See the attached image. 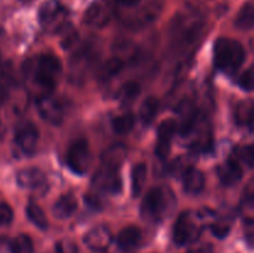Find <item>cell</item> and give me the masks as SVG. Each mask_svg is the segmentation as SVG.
<instances>
[{
    "instance_id": "6da1fadb",
    "label": "cell",
    "mask_w": 254,
    "mask_h": 253,
    "mask_svg": "<svg viewBox=\"0 0 254 253\" xmlns=\"http://www.w3.org/2000/svg\"><path fill=\"white\" fill-rule=\"evenodd\" d=\"M25 78L29 81L30 89L37 97L50 96L56 87L62 71V63L55 55L46 54L27 60L22 66Z\"/></svg>"
},
{
    "instance_id": "7a4b0ae2",
    "label": "cell",
    "mask_w": 254,
    "mask_h": 253,
    "mask_svg": "<svg viewBox=\"0 0 254 253\" xmlns=\"http://www.w3.org/2000/svg\"><path fill=\"white\" fill-rule=\"evenodd\" d=\"M114 14L124 25L133 29L144 27L156 20L164 6V0H113Z\"/></svg>"
},
{
    "instance_id": "3957f363",
    "label": "cell",
    "mask_w": 254,
    "mask_h": 253,
    "mask_svg": "<svg viewBox=\"0 0 254 253\" xmlns=\"http://www.w3.org/2000/svg\"><path fill=\"white\" fill-rule=\"evenodd\" d=\"M203 29V19L193 10L181 11L171 24V41L178 49L191 46L200 37Z\"/></svg>"
},
{
    "instance_id": "277c9868",
    "label": "cell",
    "mask_w": 254,
    "mask_h": 253,
    "mask_svg": "<svg viewBox=\"0 0 254 253\" xmlns=\"http://www.w3.org/2000/svg\"><path fill=\"white\" fill-rule=\"evenodd\" d=\"M246 52L242 45L230 37H220L213 47V60L220 71L232 74L245 62Z\"/></svg>"
},
{
    "instance_id": "5b68a950",
    "label": "cell",
    "mask_w": 254,
    "mask_h": 253,
    "mask_svg": "<svg viewBox=\"0 0 254 253\" xmlns=\"http://www.w3.org/2000/svg\"><path fill=\"white\" fill-rule=\"evenodd\" d=\"M68 9L60 0H47L39 10L40 24L50 34L64 31L68 25Z\"/></svg>"
},
{
    "instance_id": "8992f818",
    "label": "cell",
    "mask_w": 254,
    "mask_h": 253,
    "mask_svg": "<svg viewBox=\"0 0 254 253\" xmlns=\"http://www.w3.org/2000/svg\"><path fill=\"white\" fill-rule=\"evenodd\" d=\"M198 218L200 216H195L191 212H184L179 216L173 231V238L176 245L186 246L198 240L202 230Z\"/></svg>"
},
{
    "instance_id": "52a82bcc",
    "label": "cell",
    "mask_w": 254,
    "mask_h": 253,
    "mask_svg": "<svg viewBox=\"0 0 254 253\" xmlns=\"http://www.w3.org/2000/svg\"><path fill=\"white\" fill-rule=\"evenodd\" d=\"M166 207V193L164 189L153 188L146 192L141 202V216L146 220L158 221Z\"/></svg>"
},
{
    "instance_id": "ba28073f",
    "label": "cell",
    "mask_w": 254,
    "mask_h": 253,
    "mask_svg": "<svg viewBox=\"0 0 254 253\" xmlns=\"http://www.w3.org/2000/svg\"><path fill=\"white\" fill-rule=\"evenodd\" d=\"M89 160H91V154H89L88 143L84 139L73 141L67 150L66 155V163L68 168L73 173L82 175L88 169Z\"/></svg>"
},
{
    "instance_id": "9c48e42d",
    "label": "cell",
    "mask_w": 254,
    "mask_h": 253,
    "mask_svg": "<svg viewBox=\"0 0 254 253\" xmlns=\"http://www.w3.org/2000/svg\"><path fill=\"white\" fill-rule=\"evenodd\" d=\"M114 16V7L111 2L106 0H98L94 1L84 12V22L91 27L106 26L111 22Z\"/></svg>"
},
{
    "instance_id": "30bf717a",
    "label": "cell",
    "mask_w": 254,
    "mask_h": 253,
    "mask_svg": "<svg viewBox=\"0 0 254 253\" xmlns=\"http://www.w3.org/2000/svg\"><path fill=\"white\" fill-rule=\"evenodd\" d=\"M178 123L175 119H165L160 123L158 128V141L155 145V154L159 159L164 160L170 151L171 140L175 135Z\"/></svg>"
},
{
    "instance_id": "8fae6325",
    "label": "cell",
    "mask_w": 254,
    "mask_h": 253,
    "mask_svg": "<svg viewBox=\"0 0 254 253\" xmlns=\"http://www.w3.org/2000/svg\"><path fill=\"white\" fill-rule=\"evenodd\" d=\"M37 111L44 121L50 124L59 126L64 121V107L51 96H45L37 99Z\"/></svg>"
},
{
    "instance_id": "7c38bea8",
    "label": "cell",
    "mask_w": 254,
    "mask_h": 253,
    "mask_svg": "<svg viewBox=\"0 0 254 253\" xmlns=\"http://www.w3.org/2000/svg\"><path fill=\"white\" fill-rule=\"evenodd\" d=\"M37 141H39V130L35 126V124L26 122L16 129L15 143L24 154L30 155V154L34 153Z\"/></svg>"
},
{
    "instance_id": "4fadbf2b",
    "label": "cell",
    "mask_w": 254,
    "mask_h": 253,
    "mask_svg": "<svg viewBox=\"0 0 254 253\" xmlns=\"http://www.w3.org/2000/svg\"><path fill=\"white\" fill-rule=\"evenodd\" d=\"M178 114L180 117V123H179V129L183 135H189L192 133L195 129L196 123H197L198 111L196 104L191 99H184L178 106Z\"/></svg>"
},
{
    "instance_id": "5bb4252c",
    "label": "cell",
    "mask_w": 254,
    "mask_h": 253,
    "mask_svg": "<svg viewBox=\"0 0 254 253\" xmlns=\"http://www.w3.org/2000/svg\"><path fill=\"white\" fill-rule=\"evenodd\" d=\"M112 232L107 226H96L84 235L83 241L92 251H106L112 243Z\"/></svg>"
},
{
    "instance_id": "9a60e30c",
    "label": "cell",
    "mask_w": 254,
    "mask_h": 253,
    "mask_svg": "<svg viewBox=\"0 0 254 253\" xmlns=\"http://www.w3.org/2000/svg\"><path fill=\"white\" fill-rule=\"evenodd\" d=\"M46 175L39 168L21 169L16 174V181L19 186L30 190H39L46 185Z\"/></svg>"
},
{
    "instance_id": "2e32d148",
    "label": "cell",
    "mask_w": 254,
    "mask_h": 253,
    "mask_svg": "<svg viewBox=\"0 0 254 253\" xmlns=\"http://www.w3.org/2000/svg\"><path fill=\"white\" fill-rule=\"evenodd\" d=\"M127 159V148L124 144L117 143L109 146L102 154V168L118 171Z\"/></svg>"
},
{
    "instance_id": "e0dca14e",
    "label": "cell",
    "mask_w": 254,
    "mask_h": 253,
    "mask_svg": "<svg viewBox=\"0 0 254 253\" xmlns=\"http://www.w3.org/2000/svg\"><path fill=\"white\" fill-rule=\"evenodd\" d=\"M93 183L94 186H97V189H101L107 192H118L122 189V181L118 171L108 170V169L104 168H102L94 175Z\"/></svg>"
},
{
    "instance_id": "ac0fdd59",
    "label": "cell",
    "mask_w": 254,
    "mask_h": 253,
    "mask_svg": "<svg viewBox=\"0 0 254 253\" xmlns=\"http://www.w3.org/2000/svg\"><path fill=\"white\" fill-rule=\"evenodd\" d=\"M217 174L223 185L232 186L237 184L242 178V168L236 159H231V160L226 161L225 164L218 166Z\"/></svg>"
},
{
    "instance_id": "d6986e66",
    "label": "cell",
    "mask_w": 254,
    "mask_h": 253,
    "mask_svg": "<svg viewBox=\"0 0 254 253\" xmlns=\"http://www.w3.org/2000/svg\"><path fill=\"white\" fill-rule=\"evenodd\" d=\"M141 231L135 226L123 228L117 237V245L121 250L130 251L140 243Z\"/></svg>"
},
{
    "instance_id": "ffe728a7",
    "label": "cell",
    "mask_w": 254,
    "mask_h": 253,
    "mask_svg": "<svg viewBox=\"0 0 254 253\" xmlns=\"http://www.w3.org/2000/svg\"><path fill=\"white\" fill-rule=\"evenodd\" d=\"M203 188H205V175L197 169H188L184 174V189L186 192L196 195L201 192Z\"/></svg>"
},
{
    "instance_id": "44dd1931",
    "label": "cell",
    "mask_w": 254,
    "mask_h": 253,
    "mask_svg": "<svg viewBox=\"0 0 254 253\" xmlns=\"http://www.w3.org/2000/svg\"><path fill=\"white\" fill-rule=\"evenodd\" d=\"M77 208V200L73 196V193L68 192L62 195L59 200L55 202L54 205V215L56 217L61 218H68L73 215V212Z\"/></svg>"
},
{
    "instance_id": "7402d4cb",
    "label": "cell",
    "mask_w": 254,
    "mask_h": 253,
    "mask_svg": "<svg viewBox=\"0 0 254 253\" xmlns=\"http://www.w3.org/2000/svg\"><path fill=\"white\" fill-rule=\"evenodd\" d=\"M146 180V165L143 163L136 164L131 170V195L138 197L143 191Z\"/></svg>"
},
{
    "instance_id": "603a6c76",
    "label": "cell",
    "mask_w": 254,
    "mask_h": 253,
    "mask_svg": "<svg viewBox=\"0 0 254 253\" xmlns=\"http://www.w3.org/2000/svg\"><path fill=\"white\" fill-rule=\"evenodd\" d=\"M159 111V99L156 97L150 96L141 103L139 116L144 124H150L155 119Z\"/></svg>"
},
{
    "instance_id": "cb8c5ba5",
    "label": "cell",
    "mask_w": 254,
    "mask_h": 253,
    "mask_svg": "<svg viewBox=\"0 0 254 253\" xmlns=\"http://www.w3.org/2000/svg\"><path fill=\"white\" fill-rule=\"evenodd\" d=\"M26 215L29 220L40 230H46L47 226H49V221H47L44 210L37 203L30 202L26 206Z\"/></svg>"
},
{
    "instance_id": "d4e9b609",
    "label": "cell",
    "mask_w": 254,
    "mask_h": 253,
    "mask_svg": "<svg viewBox=\"0 0 254 253\" xmlns=\"http://www.w3.org/2000/svg\"><path fill=\"white\" fill-rule=\"evenodd\" d=\"M254 22V10L252 2H247L242 6V9L238 12L236 17V26L240 30H251L253 27Z\"/></svg>"
},
{
    "instance_id": "484cf974",
    "label": "cell",
    "mask_w": 254,
    "mask_h": 253,
    "mask_svg": "<svg viewBox=\"0 0 254 253\" xmlns=\"http://www.w3.org/2000/svg\"><path fill=\"white\" fill-rule=\"evenodd\" d=\"M141 91L140 84L136 81H128L126 84H123L118 93V98L121 99L122 103H131L139 97Z\"/></svg>"
},
{
    "instance_id": "4316f807",
    "label": "cell",
    "mask_w": 254,
    "mask_h": 253,
    "mask_svg": "<svg viewBox=\"0 0 254 253\" xmlns=\"http://www.w3.org/2000/svg\"><path fill=\"white\" fill-rule=\"evenodd\" d=\"M134 123H135V117L133 113L128 112V113L121 114V116L116 117L112 121V126L113 130L118 134H126L133 129Z\"/></svg>"
},
{
    "instance_id": "83f0119b",
    "label": "cell",
    "mask_w": 254,
    "mask_h": 253,
    "mask_svg": "<svg viewBox=\"0 0 254 253\" xmlns=\"http://www.w3.org/2000/svg\"><path fill=\"white\" fill-rule=\"evenodd\" d=\"M124 68V61L121 57H112L103 66L101 67L99 76L103 79H109L113 76H117Z\"/></svg>"
},
{
    "instance_id": "f1b7e54d",
    "label": "cell",
    "mask_w": 254,
    "mask_h": 253,
    "mask_svg": "<svg viewBox=\"0 0 254 253\" xmlns=\"http://www.w3.org/2000/svg\"><path fill=\"white\" fill-rule=\"evenodd\" d=\"M236 121L240 126L252 128V104L250 102H242L236 109Z\"/></svg>"
},
{
    "instance_id": "f546056e",
    "label": "cell",
    "mask_w": 254,
    "mask_h": 253,
    "mask_svg": "<svg viewBox=\"0 0 254 253\" xmlns=\"http://www.w3.org/2000/svg\"><path fill=\"white\" fill-rule=\"evenodd\" d=\"M11 253H34V243L27 235H19L11 243Z\"/></svg>"
},
{
    "instance_id": "4dcf8cb0",
    "label": "cell",
    "mask_w": 254,
    "mask_h": 253,
    "mask_svg": "<svg viewBox=\"0 0 254 253\" xmlns=\"http://www.w3.org/2000/svg\"><path fill=\"white\" fill-rule=\"evenodd\" d=\"M236 160L238 163H245L248 168H252L253 166V146L248 145L245 146L243 149L238 150V155L236 156Z\"/></svg>"
},
{
    "instance_id": "1f68e13d",
    "label": "cell",
    "mask_w": 254,
    "mask_h": 253,
    "mask_svg": "<svg viewBox=\"0 0 254 253\" xmlns=\"http://www.w3.org/2000/svg\"><path fill=\"white\" fill-rule=\"evenodd\" d=\"M12 218H14V211L9 203L0 202V227L10 225Z\"/></svg>"
},
{
    "instance_id": "d6a6232c",
    "label": "cell",
    "mask_w": 254,
    "mask_h": 253,
    "mask_svg": "<svg viewBox=\"0 0 254 253\" xmlns=\"http://www.w3.org/2000/svg\"><path fill=\"white\" fill-rule=\"evenodd\" d=\"M55 252L56 253H78V248L77 245L71 240H64L59 241L55 246Z\"/></svg>"
},
{
    "instance_id": "836d02e7",
    "label": "cell",
    "mask_w": 254,
    "mask_h": 253,
    "mask_svg": "<svg viewBox=\"0 0 254 253\" xmlns=\"http://www.w3.org/2000/svg\"><path fill=\"white\" fill-rule=\"evenodd\" d=\"M230 225L223 221H218V222H213L211 225V231H212L213 235L218 238H225L226 236L230 232Z\"/></svg>"
},
{
    "instance_id": "e575fe53",
    "label": "cell",
    "mask_w": 254,
    "mask_h": 253,
    "mask_svg": "<svg viewBox=\"0 0 254 253\" xmlns=\"http://www.w3.org/2000/svg\"><path fill=\"white\" fill-rule=\"evenodd\" d=\"M238 83H240L241 88L245 89V91L251 92L253 89V69L250 68L242 73V76L238 79Z\"/></svg>"
},
{
    "instance_id": "d590c367",
    "label": "cell",
    "mask_w": 254,
    "mask_h": 253,
    "mask_svg": "<svg viewBox=\"0 0 254 253\" xmlns=\"http://www.w3.org/2000/svg\"><path fill=\"white\" fill-rule=\"evenodd\" d=\"M189 253H212V252H211L210 247H201V248H196V250H192Z\"/></svg>"
},
{
    "instance_id": "8d00e7d4",
    "label": "cell",
    "mask_w": 254,
    "mask_h": 253,
    "mask_svg": "<svg viewBox=\"0 0 254 253\" xmlns=\"http://www.w3.org/2000/svg\"><path fill=\"white\" fill-rule=\"evenodd\" d=\"M2 72H4V67L1 66V62H0V74H1Z\"/></svg>"
},
{
    "instance_id": "74e56055",
    "label": "cell",
    "mask_w": 254,
    "mask_h": 253,
    "mask_svg": "<svg viewBox=\"0 0 254 253\" xmlns=\"http://www.w3.org/2000/svg\"><path fill=\"white\" fill-rule=\"evenodd\" d=\"M1 135H2V131H1V126H0V138H1Z\"/></svg>"
}]
</instances>
